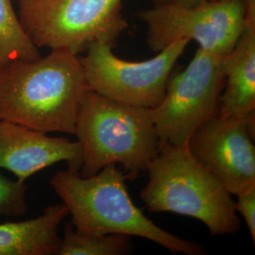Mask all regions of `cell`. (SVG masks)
I'll return each instance as SVG.
<instances>
[{
    "label": "cell",
    "instance_id": "10",
    "mask_svg": "<svg viewBox=\"0 0 255 255\" xmlns=\"http://www.w3.org/2000/svg\"><path fill=\"white\" fill-rule=\"evenodd\" d=\"M61 162L81 169L82 147L78 141L51 137L46 132L0 119V168L25 182L29 177Z\"/></svg>",
    "mask_w": 255,
    "mask_h": 255
},
{
    "label": "cell",
    "instance_id": "4",
    "mask_svg": "<svg viewBox=\"0 0 255 255\" xmlns=\"http://www.w3.org/2000/svg\"><path fill=\"white\" fill-rule=\"evenodd\" d=\"M75 135L82 147L83 177L119 164L128 180L147 168L159 151L151 110L113 101L88 89L82 98Z\"/></svg>",
    "mask_w": 255,
    "mask_h": 255
},
{
    "label": "cell",
    "instance_id": "15",
    "mask_svg": "<svg viewBox=\"0 0 255 255\" xmlns=\"http://www.w3.org/2000/svg\"><path fill=\"white\" fill-rule=\"evenodd\" d=\"M27 186L12 181L0 172V216L20 217L27 211Z\"/></svg>",
    "mask_w": 255,
    "mask_h": 255
},
{
    "label": "cell",
    "instance_id": "11",
    "mask_svg": "<svg viewBox=\"0 0 255 255\" xmlns=\"http://www.w3.org/2000/svg\"><path fill=\"white\" fill-rule=\"evenodd\" d=\"M247 5L245 25L232 51L225 57L224 88L218 116L248 119L255 113V0Z\"/></svg>",
    "mask_w": 255,
    "mask_h": 255
},
{
    "label": "cell",
    "instance_id": "2",
    "mask_svg": "<svg viewBox=\"0 0 255 255\" xmlns=\"http://www.w3.org/2000/svg\"><path fill=\"white\" fill-rule=\"evenodd\" d=\"M126 180L117 164H109L91 177H83L79 169L68 166L55 173L49 184L80 233L141 237L174 255H207L201 244L174 236L147 219L128 195Z\"/></svg>",
    "mask_w": 255,
    "mask_h": 255
},
{
    "label": "cell",
    "instance_id": "8",
    "mask_svg": "<svg viewBox=\"0 0 255 255\" xmlns=\"http://www.w3.org/2000/svg\"><path fill=\"white\" fill-rule=\"evenodd\" d=\"M246 14L244 0H205L192 6L154 4L137 16L146 25V42L154 52L178 39H187L210 53L226 56L244 27Z\"/></svg>",
    "mask_w": 255,
    "mask_h": 255
},
{
    "label": "cell",
    "instance_id": "9",
    "mask_svg": "<svg viewBox=\"0 0 255 255\" xmlns=\"http://www.w3.org/2000/svg\"><path fill=\"white\" fill-rule=\"evenodd\" d=\"M255 116L248 119L216 116L188 141L195 159L224 184L231 195L255 183Z\"/></svg>",
    "mask_w": 255,
    "mask_h": 255
},
{
    "label": "cell",
    "instance_id": "16",
    "mask_svg": "<svg viewBox=\"0 0 255 255\" xmlns=\"http://www.w3.org/2000/svg\"><path fill=\"white\" fill-rule=\"evenodd\" d=\"M236 210L246 222L250 235L255 243V183L237 193Z\"/></svg>",
    "mask_w": 255,
    "mask_h": 255
},
{
    "label": "cell",
    "instance_id": "12",
    "mask_svg": "<svg viewBox=\"0 0 255 255\" xmlns=\"http://www.w3.org/2000/svg\"><path fill=\"white\" fill-rule=\"evenodd\" d=\"M69 212L64 203L46 207L35 219L0 224V255H54L58 229Z\"/></svg>",
    "mask_w": 255,
    "mask_h": 255
},
{
    "label": "cell",
    "instance_id": "17",
    "mask_svg": "<svg viewBox=\"0 0 255 255\" xmlns=\"http://www.w3.org/2000/svg\"><path fill=\"white\" fill-rule=\"evenodd\" d=\"M202 1L205 0H153L154 4H161V3H177V4H182V5H187V6H192L199 4Z\"/></svg>",
    "mask_w": 255,
    "mask_h": 255
},
{
    "label": "cell",
    "instance_id": "6",
    "mask_svg": "<svg viewBox=\"0 0 255 255\" xmlns=\"http://www.w3.org/2000/svg\"><path fill=\"white\" fill-rule=\"evenodd\" d=\"M225 57L199 47L184 69L170 74L163 101L151 110L159 144L187 145L192 135L218 115Z\"/></svg>",
    "mask_w": 255,
    "mask_h": 255
},
{
    "label": "cell",
    "instance_id": "7",
    "mask_svg": "<svg viewBox=\"0 0 255 255\" xmlns=\"http://www.w3.org/2000/svg\"><path fill=\"white\" fill-rule=\"evenodd\" d=\"M178 39L142 62H129L114 54L113 47L94 42L79 55L88 88L113 101L154 109L164 99L174 66L189 44Z\"/></svg>",
    "mask_w": 255,
    "mask_h": 255
},
{
    "label": "cell",
    "instance_id": "1",
    "mask_svg": "<svg viewBox=\"0 0 255 255\" xmlns=\"http://www.w3.org/2000/svg\"><path fill=\"white\" fill-rule=\"evenodd\" d=\"M79 56L51 50L34 61L0 67V119L46 133L75 134L88 90Z\"/></svg>",
    "mask_w": 255,
    "mask_h": 255
},
{
    "label": "cell",
    "instance_id": "5",
    "mask_svg": "<svg viewBox=\"0 0 255 255\" xmlns=\"http://www.w3.org/2000/svg\"><path fill=\"white\" fill-rule=\"evenodd\" d=\"M123 0H17L20 24L38 47L83 53L94 42L114 47L128 27Z\"/></svg>",
    "mask_w": 255,
    "mask_h": 255
},
{
    "label": "cell",
    "instance_id": "18",
    "mask_svg": "<svg viewBox=\"0 0 255 255\" xmlns=\"http://www.w3.org/2000/svg\"><path fill=\"white\" fill-rule=\"evenodd\" d=\"M207 1H216V0H207Z\"/></svg>",
    "mask_w": 255,
    "mask_h": 255
},
{
    "label": "cell",
    "instance_id": "14",
    "mask_svg": "<svg viewBox=\"0 0 255 255\" xmlns=\"http://www.w3.org/2000/svg\"><path fill=\"white\" fill-rule=\"evenodd\" d=\"M132 248L130 237L125 235L83 234L65 224L57 255H125L131 254Z\"/></svg>",
    "mask_w": 255,
    "mask_h": 255
},
{
    "label": "cell",
    "instance_id": "13",
    "mask_svg": "<svg viewBox=\"0 0 255 255\" xmlns=\"http://www.w3.org/2000/svg\"><path fill=\"white\" fill-rule=\"evenodd\" d=\"M42 56L20 24L11 0H0V67L14 61H34Z\"/></svg>",
    "mask_w": 255,
    "mask_h": 255
},
{
    "label": "cell",
    "instance_id": "3",
    "mask_svg": "<svg viewBox=\"0 0 255 255\" xmlns=\"http://www.w3.org/2000/svg\"><path fill=\"white\" fill-rule=\"evenodd\" d=\"M140 198L151 213L198 219L212 237L236 235L241 228L236 202L224 184L200 164L188 146L159 144Z\"/></svg>",
    "mask_w": 255,
    "mask_h": 255
}]
</instances>
